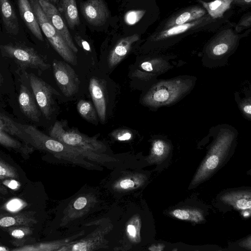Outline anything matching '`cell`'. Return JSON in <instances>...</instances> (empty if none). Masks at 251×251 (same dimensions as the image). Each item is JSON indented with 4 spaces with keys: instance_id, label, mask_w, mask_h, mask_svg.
Returning <instances> with one entry per match:
<instances>
[{
    "instance_id": "e575fe53",
    "label": "cell",
    "mask_w": 251,
    "mask_h": 251,
    "mask_svg": "<svg viewBox=\"0 0 251 251\" xmlns=\"http://www.w3.org/2000/svg\"><path fill=\"white\" fill-rule=\"evenodd\" d=\"M113 136L119 141H126L130 139L132 137V133L126 129H119L114 131Z\"/></svg>"
},
{
    "instance_id": "5b68a950",
    "label": "cell",
    "mask_w": 251,
    "mask_h": 251,
    "mask_svg": "<svg viewBox=\"0 0 251 251\" xmlns=\"http://www.w3.org/2000/svg\"><path fill=\"white\" fill-rule=\"evenodd\" d=\"M30 4L35 14L41 30L52 46L66 62L76 64L75 53L49 21L37 0H30Z\"/></svg>"
},
{
    "instance_id": "816d5d0a",
    "label": "cell",
    "mask_w": 251,
    "mask_h": 251,
    "mask_svg": "<svg viewBox=\"0 0 251 251\" xmlns=\"http://www.w3.org/2000/svg\"><path fill=\"white\" fill-rule=\"evenodd\" d=\"M191 0L195 1V0Z\"/></svg>"
},
{
    "instance_id": "d590c367",
    "label": "cell",
    "mask_w": 251,
    "mask_h": 251,
    "mask_svg": "<svg viewBox=\"0 0 251 251\" xmlns=\"http://www.w3.org/2000/svg\"><path fill=\"white\" fill-rule=\"evenodd\" d=\"M232 5L237 6L242 10H246L251 6V0H233Z\"/></svg>"
},
{
    "instance_id": "f907efd6",
    "label": "cell",
    "mask_w": 251,
    "mask_h": 251,
    "mask_svg": "<svg viewBox=\"0 0 251 251\" xmlns=\"http://www.w3.org/2000/svg\"><path fill=\"white\" fill-rule=\"evenodd\" d=\"M174 250H176V251H177V249H173V251H174Z\"/></svg>"
},
{
    "instance_id": "5bb4252c",
    "label": "cell",
    "mask_w": 251,
    "mask_h": 251,
    "mask_svg": "<svg viewBox=\"0 0 251 251\" xmlns=\"http://www.w3.org/2000/svg\"><path fill=\"white\" fill-rule=\"evenodd\" d=\"M83 17L90 25L100 26L109 17V11L104 0H86L81 4Z\"/></svg>"
},
{
    "instance_id": "7bdbcfd3",
    "label": "cell",
    "mask_w": 251,
    "mask_h": 251,
    "mask_svg": "<svg viewBox=\"0 0 251 251\" xmlns=\"http://www.w3.org/2000/svg\"><path fill=\"white\" fill-rule=\"evenodd\" d=\"M127 231L129 235L133 237L136 235V229L134 226L129 225L127 226Z\"/></svg>"
},
{
    "instance_id": "ee69618b",
    "label": "cell",
    "mask_w": 251,
    "mask_h": 251,
    "mask_svg": "<svg viewBox=\"0 0 251 251\" xmlns=\"http://www.w3.org/2000/svg\"><path fill=\"white\" fill-rule=\"evenodd\" d=\"M81 46L83 48L84 50L87 51L91 52V50L89 44L86 41L81 40L80 41Z\"/></svg>"
},
{
    "instance_id": "c3c4849f",
    "label": "cell",
    "mask_w": 251,
    "mask_h": 251,
    "mask_svg": "<svg viewBox=\"0 0 251 251\" xmlns=\"http://www.w3.org/2000/svg\"><path fill=\"white\" fill-rule=\"evenodd\" d=\"M4 178H5V177L0 176V179H3Z\"/></svg>"
},
{
    "instance_id": "8fae6325",
    "label": "cell",
    "mask_w": 251,
    "mask_h": 251,
    "mask_svg": "<svg viewBox=\"0 0 251 251\" xmlns=\"http://www.w3.org/2000/svg\"><path fill=\"white\" fill-rule=\"evenodd\" d=\"M30 84L36 101L43 115L50 119L53 111V95H59L52 87L33 74L29 75Z\"/></svg>"
},
{
    "instance_id": "44dd1931",
    "label": "cell",
    "mask_w": 251,
    "mask_h": 251,
    "mask_svg": "<svg viewBox=\"0 0 251 251\" xmlns=\"http://www.w3.org/2000/svg\"><path fill=\"white\" fill-rule=\"evenodd\" d=\"M0 9L3 23L7 32L17 34L19 25L17 15L9 0H0Z\"/></svg>"
},
{
    "instance_id": "74e56055",
    "label": "cell",
    "mask_w": 251,
    "mask_h": 251,
    "mask_svg": "<svg viewBox=\"0 0 251 251\" xmlns=\"http://www.w3.org/2000/svg\"><path fill=\"white\" fill-rule=\"evenodd\" d=\"M87 203V200L85 197L78 198L74 202V206L76 209H81L84 208Z\"/></svg>"
},
{
    "instance_id": "7dc6e473",
    "label": "cell",
    "mask_w": 251,
    "mask_h": 251,
    "mask_svg": "<svg viewBox=\"0 0 251 251\" xmlns=\"http://www.w3.org/2000/svg\"><path fill=\"white\" fill-rule=\"evenodd\" d=\"M48 1H49L51 3H57L59 0H47Z\"/></svg>"
},
{
    "instance_id": "ac0fdd59",
    "label": "cell",
    "mask_w": 251,
    "mask_h": 251,
    "mask_svg": "<svg viewBox=\"0 0 251 251\" xmlns=\"http://www.w3.org/2000/svg\"><path fill=\"white\" fill-rule=\"evenodd\" d=\"M33 93L25 85H21L19 95V103L21 109L30 120L38 122L40 113Z\"/></svg>"
},
{
    "instance_id": "ba28073f",
    "label": "cell",
    "mask_w": 251,
    "mask_h": 251,
    "mask_svg": "<svg viewBox=\"0 0 251 251\" xmlns=\"http://www.w3.org/2000/svg\"><path fill=\"white\" fill-rule=\"evenodd\" d=\"M20 126L28 136L29 144L36 149L54 154L83 152L82 149L67 145L50 136L47 135L33 126L21 124Z\"/></svg>"
},
{
    "instance_id": "4fadbf2b",
    "label": "cell",
    "mask_w": 251,
    "mask_h": 251,
    "mask_svg": "<svg viewBox=\"0 0 251 251\" xmlns=\"http://www.w3.org/2000/svg\"><path fill=\"white\" fill-rule=\"evenodd\" d=\"M46 16L63 38L66 44L76 53L78 49L75 46L68 27L58 9L47 0H37Z\"/></svg>"
},
{
    "instance_id": "30bf717a",
    "label": "cell",
    "mask_w": 251,
    "mask_h": 251,
    "mask_svg": "<svg viewBox=\"0 0 251 251\" xmlns=\"http://www.w3.org/2000/svg\"><path fill=\"white\" fill-rule=\"evenodd\" d=\"M54 78L57 85L66 97L77 92L80 81L74 70L66 62L54 60L52 62Z\"/></svg>"
},
{
    "instance_id": "ab89813d",
    "label": "cell",
    "mask_w": 251,
    "mask_h": 251,
    "mask_svg": "<svg viewBox=\"0 0 251 251\" xmlns=\"http://www.w3.org/2000/svg\"><path fill=\"white\" fill-rule=\"evenodd\" d=\"M165 246L162 244L152 245L149 247V249L151 251H162L164 250Z\"/></svg>"
},
{
    "instance_id": "cb8c5ba5",
    "label": "cell",
    "mask_w": 251,
    "mask_h": 251,
    "mask_svg": "<svg viewBox=\"0 0 251 251\" xmlns=\"http://www.w3.org/2000/svg\"><path fill=\"white\" fill-rule=\"evenodd\" d=\"M19 126V125L11 119L0 113V130L18 137L27 145L29 144L28 136Z\"/></svg>"
},
{
    "instance_id": "603a6c76",
    "label": "cell",
    "mask_w": 251,
    "mask_h": 251,
    "mask_svg": "<svg viewBox=\"0 0 251 251\" xmlns=\"http://www.w3.org/2000/svg\"><path fill=\"white\" fill-rule=\"evenodd\" d=\"M58 10L63 13L71 28L79 24V18L76 0H61Z\"/></svg>"
},
{
    "instance_id": "f6af8a7d",
    "label": "cell",
    "mask_w": 251,
    "mask_h": 251,
    "mask_svg": "<svg viewBox=\"0 0 251 251\" xmlns=\"http://www.w3.org/2000/svg\"><path fill=\"white\" fill-rule=\"evenodd\" d=\"M8 193V190L6 187L4 185L0 184V199L2 196H4Z\"/></svg>"
},
{
    "instance_id": "7a4b0ae2",
    "label": "cell",
    "mask_w": 251,
    "mask_h": 251,
    "mask_svg": "<svg viewBox=\"0 0 251 251\" xmlns=\"http://www.w3.org/2000/svg\"><path fill=\"white\" fill-rule=\"evenodd\" d=\"M235 23L230 21L222 25L204 46L201 54L204 66L212 69L225 66L235 52L242 38L247 36L251 28L238 33Z\"/></svg>"
},
{
    "instance_id": "7402d4cb",
    "label": "cell",
    "mask_w": 251,
    "mask_h": 251,
    "mask_svg": "<svg viewBox=\"0 0 251 251\" xmlns=\"http://www.w3.org/2000/svg\"><path fill=\"white\" fill-rule=\"evenodd\" d=\"M36 223V220L30 213L16 214H0L1 227L5 228L15 226H31Z\"/></svg>"
},
{
    "instance_id": "484cf974",
    "label": "cell",
    "mask_w": 251,
    "mask_h": 251,
    "mask_svg": "<svg viewBox=\"0 0 251 251\" xmlns=\"http://www.w3.org/2000/svg\"><path fill=\"white\" fill-rule=\"evenodd\" d=\"M175 218L194 223H200L204 220L202 212L196 208H178L171 212Z\"/></svg>"
},
{
    "instance_id": "1f68e13d",
    "label": "cell",
    "mask_w": 251,
    "mask_h": 251,
    "mask_svg": "<svg viewBox=\"0 0 251 251\" xmlns=\"http://www.w3.org/2000/svg\"><path fill=\"white\" fill-rule=\"evenodd\" d=\"M147 12L144 9L128 11L125 15V21L128 25H134L140 21Z\"/></svg>"
},
{
    "instance_id": "2e32d148",
    "label": "cell",
    "mask_w": 251,
    "mask_h": 251,
    "mask_svg": "<svg viewBox=\"0 0 251 251\" xmlns=\"http://www.w3.org/2000/svg\"><path fill=\"white\" fill-rule=\"evenodd\" d=\"M137 33L122 38L109 53L108 64L110 68L117 66L127 54L133 44L139 40Z\"/></svg>"
},
{
    "instance_id": "7c38bea8",
    "label": "cell",
    "mask_w": 251,
    "mask_h": 251,
    "mask_svg": "<svg viewBox=\"0 0 251 251\" xmlns=\"http://www.w3.org/2000/svg\"><path fill=\"white\" fill-rule=\"evenodd\" d=\"M207 14L200 5H193L181 8L163 19L154 31H161L171 27L197 20Z\"/></svg>"
},
{
    "instance_id": "e0dca14e",
    "label": "cell",
    "mask_w": 251,
    "mask_h": 251,
    "mask_svg": "<svg viewBox=\"0 0 251 251\" xmlns=\"http://www.w3.org/2000/svg\"><path fill=\"white\" fill-rule=\"evenodd\" d=\"M21 16L32 33L40 41L43 37L35 14L28 0H17Z\"/></svg>"
},
{
    "instance_id": "4dcf8cb0",
    "label": "cell",
    "mask_w": 251,
    "mask_h": 251,
    "mask_svg": "<svg viewBox=\"0 0 251 251\" xmlns=\"http://www.w3.org/2000/svg\"><path fill=\"white\" fill-rule=\"evenodd\" d=\"M0 176L5 178L19 179V175L15 168L0 159Z\"/></svg>"
},
{
    "instance_id": "d6986e66",
    "label": "cell",
    "mask_w": 251,
    "mask_h": 251,
    "mask_svg": "<svg viewBox=\"0 0 251 251\" xmlns=\"http://www.w3.org/2000/svg\"><path fill=\"white\" fill-rule=\"evenodd\" d=\"M196 1L214 19L223 18L232 10L233 0H213L209 1L198 0Z\"/></svg>"
},
{
    "instance_id": "83f0119b",
    "label": "cell",
    "mask_w": 251,
    "mask_h": 251,
    "mask_svg": "<svg viewBox=\"0 0 251 251\" xmlns=\"http://www.w3.org/2000/svg\"><path fill=\"white\" fill-rule=\"evenodd\" d=\"M77 109L81 115L86 120L94 123L97 120V113L93 105L89 101L81 100L77 104Z\"/></svg>"
},
{
    "instance_id": "3957f363",
    "label": "cell",
    "mask_w": 251,
    "mask_h": 251,
    "mask_svg": "<svg viewBox=\"0 0 251 251\" xmlns=\"http://www.w3.org/2000/svg\"><path fill=\"white\" fill-rule=\"evenodd\" d=\"M197 82L195 76L183 75L157 79L141 99L142 103L152 109L174 105L188 95Z\"/></svg>"
},
{
    "instance_id": "6da1fadb",
    "label": "cell",
    "mask_w": 251,
    "mask_h": 251,
    "mask_svg": "<svg viewBox=\"0 0 251 251\" xmlns=\"http://www.w3.org/2000/svg\"><path fill=\"white\" fill-rule=\"evenodd\" d=\"M233 14L232 10L225 17L214 19L207 13L195 21L161 31H154L146 40V50L151 53L162 52L194 34L201 32L214 33L230 21Z\"/></svg>"
},
{
    "instance_id": "681fc988",
    "label": "cell",
    "mask_w": 251,
    "mask_h": 251,
    "mask_svg": "<svg viewBox=\"0 0 251 251\" xmlns=\"http://www.w3.org/2000/svg\"><path fill=\"white\" fill-rule=\"evenodd\" d=\"M198 0H195V1H197ZM203 0V1H211V0Z\"/></svg>"
},
{
    "instance_id": "8992f818",
    "label": "cell",
    "mask_w": 251,
    "mask_h": 251,
    "mask_svg": "<svg viewBox=\"0 0 251 251\" xmlns=\"http://www.w3.org/2000/svg\"><path fill=\"white\" fill-rule=\"evenodd\" d=\"M50 135L67 145L85 151H98L104 148V145L96 138L89 137L75 129L69 128L65 122L61 121H56L54 123Z\"/></svg>"
},
{
    "instance_id": "d6a6232c",
    "label": "cell",
    "mask_w": 251,
    "mask_h": 251,
    "mask_svg": "<svg viewBox=\"0 0 251 251\" xmlns=\"http://www.w3.org/2000/svg\"><path fill=\"white\" fill-rule=\"evenodd\" d=\"M251 12L245 13L241 17L239 21L235 23L234 29L238 33H241L243 30L251 28Z\"/></svg>"
},
{
    "instance_id": "bcb514c9",
    "label": "cell",
    "mask_w": 251,
    "mask_h": 251,
    "mask_svg": "<svg viewBox=\"0 0 251 251\" xmlns=\"http://www.w3.org/2000/svg\"><path fill=\"white\" fill-rule=\"evenodd\" d=\"M10 250L8 248L0 245V251H9Z\"/></svg>"
},
{
    "instance_id": "d4e9b609",
    "label": "cell",
    "mask_w": 251,
    "mask_h": 251,
    "mask_svg": "<svg viewBox=\"0 0 251 251\" xmlns=\"http://www.w3.org/2000/svg\"><path fill=\"white\" fill-rule=\"evenodd\" d=\"M171 146L168 141L158 138L153 141L151 151V158L152 162L160 163L169 154Z\"/></svg>"
},
{
    "instance_id": "52a82bcc",
    "label": "cell",
    "mask_w": 251,
    "mask_h": 251,
    "mask_svg": "<svg viewBox=\"0 0 251 251\" xmlns=\"http://www.w3.org/2000/svg\"><path fill=\"white\" fill-rule=\"evenodd\" d=\"M173 54L152 52L151 56L142 61L134 70L132 76L139 80L154 83L157 77L174 67L171 62L176 58Z\"/></svg>"
},
{
    "instance_id": "ffe728a7",
    "label": "cell",
    "mask_w": 251,
    "mask_h": 251,
    "mask_svg": "<svg viewBox=\"0 0 251 251\" xmlns=\"http://www.w3.org/2000/svg\"><path fill=\"white\" fill-rule=\"evenodd\" d=\"M221 200L225 203L238 210H246L251 207L250 191H236L226 193L222 196Z\"/></svg>"
},
{
    "instance_id": "9a60e30c",
    "label": "cell",
    "mask_w": 251,
    "mask_h": 251,
    "mask_svg": "<svg viewBox=\"0 0 251 251\" xmlns=\"http://www.w3.org/2000/svg\"><path fill=\"white\" fill-rule=\"evenodd\" d=\"M89 89L97 114L102 123H104L106 113V93L104 81L92 77L89 82Z\"/></svg>"
},
{
    "instance_id": "60d3db41",
    "label": "cell",
    "mask_w": 251,
    "mask_h": 251,
    "mask_svg": "<svg viewBox=\"0 0 251 251\" xmlns=\"http://www.w3.org/2000/svg\"><path fill=\"white\" fill-rule=\"evenodd\" d=\"M73 251H86V246L84 243H80L75 245L73 248Z\"/></svg>"
},
{
    "instance_id": "277c9868",
    "label": "cell",
    "mask_w": 251,
    "mask_h": 251,
    "mask_svg": "<svg viewBox=\"0 0 251 251\" xmlns=\"http://www.w3.org/2000/svg\"><path fill=\"white\" fill-rule=\"evenodd\" d=\"M215 138L204 160L194 176L190 186L204 181L219 166L235 141L238 132L233 126L221 124L212 127Z\"/></svg>"
},
{
    "instance_id": "836d02e7",
    "label": "cell",
    "mask_w": 251,
    "mask_h": 251,
    "mask_svg": "<svg viewBox=\"0 0 251 251\" xmlns=\"http://www.w3.org/2000/svg\"><path fill=\"white\" fill-rule=\"evenodd\" d=\"M27 205V203L23 200L14 198L7 201L4 205V209L11 212H17Z\"/></svg>"
},
{
    "instance_id": "8d00e7d4",
    "label": "cell",
    "mask_w": 251,
    "mask_h": 251,
    "mask_svg": "<svg viewBox=\"0 0 251 251\" xmlns=\"http://www.w3.org/2000/svg\"><path fill=\"white\" fill-rule=\"evenodd\" d=\"M2 183L6 187L14 190L18 189L21 186L20 183L14 179H6L2 181Z\"/></svg>"
},
{
    "instance_id": "b9f144b4",
    "label": "cell",
    "mask_w": 251,
    "mask_h": 251,
    "mask_svg": "<svg viewBox=\"0 0 251 251\" xmlns=\"http://www.w3.org/2000/svg\"><path fill=\"white\" fill-rule=\"evenodd\" d=\"M240 245L242 247L251 250V236H249L248 239L240 243Z\"/></svg>"
},
{
    "instance_id": "f35d334b",
    "label": "cell",
    "mask_w": 251,
    "mask_h": 251,
    "mask_svg": "<svg viewBox=\"0 0 251 251\" xmlns=\"http://www.w3.org/2000/svg\"><path fill=\"white\" fill-rule=\"evenodd\" d=\"M134 185V182L130 179L123 180L120 183V187L123 189L132 188Z\"/></svg>"
},
{
    "instance_id": "9c48e42d",
    "label": "cell",
    "mask_w": 251,
    "mask_h": 251,
    "mask_svg": "<svg viewBox=\"0 0 251 251\" xmlns=\"http://www.w3.org/2000/svg\"><path fill=\"white\" fill-rule=\"evenodd\" d=\"M0 50L2 53L13 59L22 67L45 70L50 66L32 48L8 44L0 45Z\"/></svg>"
},
{
    "instance_id": "f1b7e54d",
    "label": "cell",
    "mask_w": 251,
    "mask_h": 251,
    "mask_svg": "<svg viewBox=\"0 0 251 251\" xmlns=\"http://www.w3.org/2000/svg\"><path fill=\"white\" fill-rule=\"evenodd\" d=\"M5 228L11 237L18 240L24 239L32 233V230L29 226H15Z\"/></svg>"
},
{
    "instance_id": "f546056e",
    "label": "cell",
    "mask_w": 251,
    "mask_h": 251,
    "mask_svg": "<svg viewBox=\"0 0 251 251\" xmlns=\"http://www.w3.org/2000/svg\"><path fill=\"white\" fill-rule=\"evenodd\" d=\"M235 100L238 104V108L243 116L247 120H251V95L241 98L238 95L235 94Z\"/></svg>"
},
{
    "instance_id": "4316f807",
    "label": "cell",
    "mask_w": 251,
    "mask_h": 251,
    "mask_svg": "<svg viewBox=\"0 0 251 251\" xmlns=\"http://www.w3.org/2000/svg\"><path fill=\"white\" fill-rule=\"evenodd\" d=\"M0 144L7 148L27 154L31 151V149L24 146L19 141L15 139L9 134L0 130Z\"/></svg>"
}]
</instances>
